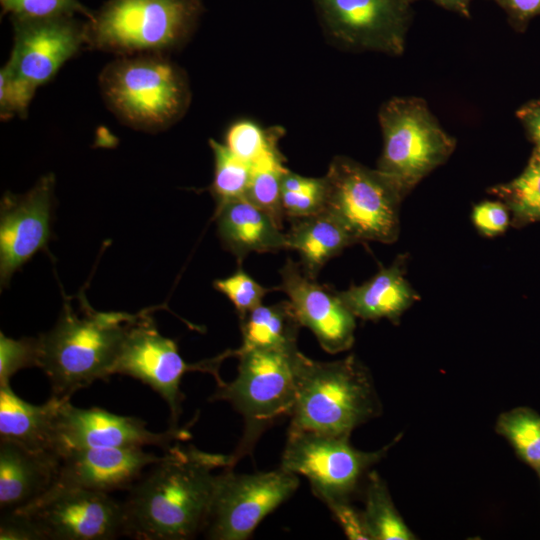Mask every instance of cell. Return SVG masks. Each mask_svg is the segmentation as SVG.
I'll return each mask as SVG.
<instances>
[{
	"label": "cell",
	"instance_id": "5",
	"mask_svg": "<svg viewBox=\"0 0 540 540\" xmlns=\"http://www.w3.org/2000/svg\"><path fill=\"white\" fill-rule=\"evenodd\" d=\"M203 10L202 0H108L85 22L86 44L118 56L163 54L188 39Z\"/></svg>",
	"mask_w": 540,
	"mask_h": 540
},
{
	"label": "cell",
	"instance_id": "19",
	"mask_svg": "<svg viewBox=\"0 0 540 540\" xmlns=\"http://www.w3.org/2000/svg\"><path fill=\"white\" fill-rule=\"evenodd\" d=\"M60 455L33 451L0 441V508L22 509L39 499L54 483Z\"/></svg>",
	"mask_w": 540,
	"mask_h": 540
},
{
	"label": "cell",
	"instance_id": "11",
	"mask_svg": "<svg viewBox=\"0 0 540 540\" xmlns=\"http://www.w3.org/2000/svg\"><path fill=\"white\" fill-rule=\"evenodd\" d=\"M299 486L298 475L278 468L239 474L226 467L217 476L207 529L213 540H246L258 524Z\"/></svg>",
	"mask_w": 540,
	"mask_h": 540
},
{
	"label": "cell",
	"instance_id": "8",
	"mask_svg": "<svg viewBox=\"0 0 540 540\" xmlns=\"http://www.w3.org/2000/svg\"><path fill=\"white\" fill-rule=\"evenodd\" d=\"M383 148L377 168L407 195L444 164L456 140L437 121L422 98L394 97L379 111Z\"/></svg>",
	"mask_w": 540,
	"mask_h": 540
},
{
	"label": "cell",
	"instance_id": "2",
	"mask_svg": "<svg viewBox=\"0 0 540 540\" xmlns=\"http://www.w3.org/2000/svg\"><path fill=\"white\" fill-rule=\"evenodd\" d=\"M138 314L98 312L85 298L75 310L65 301L54 327L37 337L38 368L53 396L68 398L96 380L113 375L129 327Z\"/></svg>",
	"mask_w": 540,
	"mask_h": 540
},
{
	"label": "cell",
	"instance_id": "6",
	"mask_svg": "<svg viewBox=\"0 0 540 540\" xmlns=\"http://www.w3.org/2000/svg\"><path fill=\"white\" fill-rule=\"evenodd\" d=\"M298 348L232 350L239 359L236 378L218 384L211 401H226L244 419L243 436L234 463L250 454L261 434L278 418L290 416L295 396V361Z\"/></svg>",
	"mask_w": 540,
	"mask_h": 540
},
{
	"label": "cell",
	"instance_id": "37",
	"mask_svg": "<svg viewBox=\"0 0 540 540\" xmlns=\"http://www.w3.org/2000/svg\"><path fill=\"white\" fill-rule=\"evenodd\" d=\"M325 505L348 539L371 540L363 511L356 509L348 499L332 500Z\"/></svg>",
	"mask_w": 540,
	"mask_h": 540
},
{
	"label": "cell",
	"instance_id": "42",
	"mask_svg": "<svg viewBox=\"0 0 540 540\" xmlns=\"http://www.w3.org/2000/svg\"><path fill=\"white\" fill-rule=\"evenodd\" d=\"M537 473H538V475H539V477H540V470H539Z\"/></svg>",
	"mask_w": 540,
	"mask_h": 540
},
{
	"label": "cell",
	"instance_id": "34",
	"mask_svg": "<svg viewBox=\"0 0 540 540\" xmlns=\"http://www.w3.org/2000/svg\"><path fill=\"white\" fill-rule=\"evenodd\" d=\"M36 88L16 76L6 65L0 71V116L25 117Z\"/></svg>",
	"mask_w": 540,
	"mask_h": 540
},
{
	"label": "cell",
	"instance_id": "12",
	"mask_svg": "<svg viewBox=\"0 0 540 540\" xmlns=\"http://www.w3.org/2000/svg\"><path fill=\"white\" fill-rule=\"evenodd\" d=\"M16 511L30 518L42 540H111L126 536L123 502L108 493L51 487Z\"/></svg>",
	"mask_w": 540,
	"mask_h": 540
},
{
	"label": "cell",
	"instance_id": "26",
	"mask_svg": "<svg viewBox=\"0 0 540 540\" xmlns=\"http://www.w3.org/2000/svg\"><path fill=\"white\" fill-rule=\"evenodd\" d=\"M488 192L506 205L512 226L540 222V154L533 151L518 177L495 185Z\"/></svg>",
	"mask_w": 540,
	"mask_h": 540
},
{
	"label": "cell",
	"instance_id": "22",
	"mask_svg": "<svg viewBox=\"0 0 540 540\" xmlns=\"http://www.w3.org/2000/svg\"><path fill=\"white\" fill-rule=\"evenodd\" d=\"M63 399L51 395L44 404L34 405L20 398L10 385L0 386V439L59 454L57 418Z\"/></svg>",
	"mask_w": 540,
	"mask_h": 540
},
{
	"label": "cell",
	"instance_id": "7",
	"mask_svg": "<svg viewBox=\"0 0 540 540\" xmlns=\"http://www.w3.org/2000/svg\"><path fill=\"white\" fill-rule=\"evenodd\" d=\"M324 180L325 210L356 243L397 240L400 204L406 195L395 181L345 156L333 158Z\"/></svg>",
	"mask_w": 540,
	"mask_h": 540
},
{
	"label": "cell",
	"instance_id": "41",
	"mask_svg": "<svg viewBox=\"0 0 540 540\" xmlns=\"http://www.w3.org/2000/svg\"><path fill=\"white\" fill-rule=\"evenodd\" d=\"M409 1L413 3L414 1H417V0H409ZM431 1L446 10L458 13L461 16H464L466 18H470L469 5H470L471 0H431Z\"/></svg>",
	"mask_w": 540,
	"mask_h": 540
},
{
	"label": "cell",
	"instance_id": "38",
	"mask_svg": "<svg viewBox=\"0 0 540 540\" xmlns=\"http://www.w3.org/2000/svg\"><path fill=\"white\" fill-rule=\"evenodd\" d=\"M1 517V540H42V537L30 520L20 511H6Z\"/></svg>",
	"mask_w": 540,
	"mask_h": 540
},
{
	"label": "cell",
	"instance_id": "25",
	"mask_svg": "<svg viewBox=\"0 0 540 540\" xmlns=\"http://www.w3.org/2000/svg\"><path fill=\"white\" fill-rule=\"evenodd\" d=\"M363 514L371 540L417 539L396 509L385 481L376 471H369L366 475Z\"/></svg>",
	"mask_w": 540,
	"mask_h": 540
},
{
	"label": "cell",
	"instance_id": "9",
	"mask_svg": "<svg viewBox=\"0 0 540 540\" xmlns=\"http://www.w3.org/2000/svg\"><path fill=\"white\" fill-rule=\"evenodd\" d=\"M400 437L367 452L353 447L349 436L288 430L280 467L305 476L313 494L324 504L351 500L370 468L387 455Z\"/></svg>",
	"mask_w": 540,
	"mask_h": 540
},
{
	"label": "cell",
	"instance_id": "17",
	"mask_svg": "<svg viewBox=\"0 0 540 540\" xmlns=\"http://www.w3.org/2000/svg\"><path fill=\"white\" fill-rule=\"evenodd\" d=\"M278 290L287 294L301 326L315 335L330 354L350 349L355 340V316L333 288L308 276L300 263L287 259L279 271Z\"/></svg>",
	"mask_w": 540,
	"mask_h": 540
},
{
	"label": "cell",
	"instance_id": "35",
	"mask_svg": "<svg viewBox=\"0 0 540 540\" xmlns=\"http://www.w3.org/2000/svg\"><path fill=\"white\" fill-rule=\"evenodd\" d=\"M281 205L284 216L291 219L302 218L325 210V180L302 191H281Z\"/></svg>",
	"mask_w": 540,
	"mask_h": 540
},
{
	"label": "cell",
	"instance_id": "13",
	"mask_svg": "<svg viewBox=\"0 0 540 540\" xmlns=\"http://www.w3.org/2000/svg\"><path fill=\"white\" fill-rule=\"evenodd\" d=\"M325 31L350 48L390 55L404 51L412 19L409 0H312Z\"/></svg>",
	"mask_w": 540,
	"mask_h": 540
},
{
	"label": "cell",
	"instance_id": "14",
	"mask_svg": "<svg viewBox=\"0 0 540 540\" xmlns=\"http://www.w3.org/2000/svg\"><path fill=\"white\" fill-rule=\"evenodd\" d=\"M59 455L71 448H131L157 446L165 450L190 438L188 427H169L153 432L143 420L111 413L101 408H80L70 399L61 402L57 418Z\"/></svg>",
	"mask_w": 540,
	"mask_h": 540
},
{
	"label": "cell",
	"instance_id": "10",
	"mask_svg": "<svg viewBox=\"0 0 540 540\" xmlns=\"http://www.w3.org/2000/svg\"><path fill=\"white\" fill-rule=\"evenodd\" d=\"M148 313L149 310L138 313L129 327L113 374L135 378L158 393L169 407L170 427L176 428L184 400L180 389L183 375L190 371L205 372L214 376L217 384L222 383L218 370L224 359L232 357L231 350L212 359L187 363L176 342L159 333Z\"/></svg>",
	"mask_w": 540,
	"mask_h": 540
},
{
	"label": "cell",
	"instance_id": "16",
	"mask_svg": "<svg viewBox=\"0 0 540 540\" xmlns=\"http://www.w3.org/2000/svg\"><path fill=\"white\" fill-rule=\"evenodd\" d=\"M11 19L13 48L5 65L36 89L86 44L85 23L75 17Z\"/></svg>",
	"mask_w": 540,
	"mask_h": 540
},
{
	"label": "cell",
	"instance_id": "36",
	"mask_svg": "<svg viewBox=\"0 0 540 540\" xmlns=\"http://www.w3.org/2000/svg\"><path fill=\"white\" fill-rule=\"evenodd\" d=\"M471 218L477 230L487 237L500 235L511 225L510 212L500 200L475 205Z\"/></svg>",
	"mask_w": 540,
	"mask_h": 540
},
{
	"label": "cell",
	"instance_id": "4",
	"mask_svg": "<svg viewBox=\"0 0 540 540\" xmlns=\"http://www.w3.org/2000/svg\"><path fill=\"white\" fill-rule=\"evenodd\" d=\"M99 86L117 118L146 132L172 125L190 99L186 76L163 54L119 56L102 70Z\"/></svg>",
	"mask_w": 540,
	"mask_h": 540
},
{
	"label": "cell",
	"instance_id": "32",
	"mask_svg": "<svg viewBox=\"0 0 540 540\" xmlns=\"http://www.w3.org/2000/svg\"><path fill=\"white\" fill-rule=\"evenodd\" d=\"M3 13L11 18L42 19L81 14L90 19L89 11L79 0H0Z\"/></svg>",
	"mask_w": 540,
	"mask_h": 540
},
{
	"label": "cell",
	"instance_id": "15",
	"mask_svg": "<svg viewBox=\"0 0 540 540\" xmlns=\"http://www.w3.org/2000/svg\"><path fill=\"white\" fill-rule=\"evenodd\" d=\"M55 179L40 178L25 194L6 192L0 209V281L6 287L12 275L51 239Z\"/></svg>",
	"mask_w": 540,
	"mask_h": 540
},
{
	"label": "cell",
	"instance_id": "18",
	"mask_svg": "<svg viewBox=\"0 0 540 540\" xmlns=\"http://www.w3.org/2000/svg\"><path fill=\"white\" fill-rule=\"evenodd\" d=\"M162 457L144 451L143 447L67 449L60 454L51 487H77L108 494L128 490Z\"/></svg>",
	"mask_w": 540,
	"mask_h": 540
},
{
	"label": "cell",
	"instance_id": "29",
	"mask_svg": "<svg viewBox=\"0 0 540 540\" xmlns=\"http://www.w3.org/2000/svg\"><path fill=\"white\" fill-rule=\"evenodd\" d=\"M214 155V177L210 191L219 207L230 201L245 198L251 166L236 157L225 144L209 141Z\"/></svg>",
	"mask_w": 540,
	"mask_h": 540
},
{
	"label": "cell",
	"instance_id": "39",
	"mask_svg": "<svg viewBox=\"0 0 540 540\" xmlns=\"http://www.w3.org/2000/svg\"><path fill=\"white\" fill-rule=\"evenodd\" d=\"M507 14L511 26L523 31L529 21L540 15V0H493Z\"/></svg>",
	"mask_w": 540,
	"mask_h": 540
},
{
	"label": "cell",
	"instance_id": "31",
	"mask_svg": "<svg viewBox=\"0 0 540 540\" xmlns=\"http://www.w3.org/2000/svg\"><path fill=\"white\" fill-rule=\"evenodd\" d=\"M213 287L224 294L234 305L239 319L262 304L268 292L278 287L268 288L259 284L253 277L239 267L232 275L217 279Z\"/></svg>",
	"mask_w": 540,
	"mask_h": 540
},
{
	"label": "cell",
	"instance_id": "20",
	"mask_svg": "<svg viewBox=\"0 0 540 540\" xmlns=\"http://www.w3.org/2000/svg\"><path fill=\"white\" fill-rule=\"evenodd\" d=\"M214 218L222 245L239 263L251 252L275 253L287 249L282 227L246 198L216 207Z\"/></svg>",
	"mask_w": 540,
	"mask_h": 540
},
{
	"label": "cell",
	"instance_id": "40",
	"mask_svg": "<svg viewBox=\"0 0 540 540\" xmlns=\"http://www.w3.org/2000/svg\"><path fill=\"white\" fill-rule=\"evenodd\" d=\"M516 116L534 144V152L540 154V98L522 105L517 110Z\"/></svg>",
	"mask_w": 540,
	"mask_h": 540
},
{
	"label": "cell",
	"instance_id": "21",
	"mask_svg": "<svg viewBox=\"0 0 540 540\" xmlns=\"http://www.w3.org/2000/svg\"><path fill=\"white\" fill-rule=\"evenodd\" d=\"M407 255H399L389 267L379 271L365 283L352 285L339 292L342 301L362 320L387 319L398 324L402 314L419 299L405 278Z\"/></svg>",
	"mask_w": 540,
	"mask_h": 540
},
{
	"label": "cell",
	"instance_id": "27",
	"mask_svg": "<svg viewBox=\"0 0 540 540\" xmlns=\"http://www.w3.org/2000/svg\"><path fill=\"white\" fill-rule=\"evenodd\" d=\"M288 169L284 157L275 147L251 165L245 198L269 214L282 227L285 218L281 205L282 179Z\"/></svg>",
	"mask_w": 540,
	"mask_h": 540
},
{
	"label": "cell",
	"instance_id": "23",
	"mask_svg": "<svg viewBox=\"0 0 540 540\" xmlns=\"http://www.w3.org/2000/svg\"><path fill=\"white\" fill-rule=\"evenodd\" d=\"M285 234L287 249L298 252L302 269L312 278L317 277L330 259L356 243L341 222L326 210L291 219Z\"/></svg>",
	"mask_w": 540,
	"mask_h": 540
},
{
	"label": "cell",
	"instance_id": "3",
	"mask_svg": "<svg viewBox=\"0 0 540 540\" xmlns=\"http://www.w3.org/2000/svg\"><path fill=\"white\" fill-rule=\"evenodd\" d=\"M295 380L289 430L350 437L356 427L381 414L373 378L354 355L322 362L298 351Z\"/></svg>",
	"mask_w": 540,
	"mask_h": 540
},
{
	"label": "cell",
	"instance_id": "24",
	"mask_svg": "<svg viewBox=\"0 0 540 540\" xmlns=\"http://www.w3.org/2000/svg\"><path fill=\"white\" fill-rule=\"evenodd\" d=\"M239 320L242 344L235 352L297 348V336L302 326L290 301L261 304Z\"/></svg>",
	"mask_w": 540,
	"mask_h": 540
},
{
	"label": "cell",
	"instance_id": "28",
	"mask_svg": "<svg viewBox=\"0 0 540 540\" xmlns=\"http://www.w3.org/2000/svg\"><path fill=\"white\" fill-rule=\"evenodd\" d=\"M497 434L504 437L517 457L536 472L540 470V415L529 407H516L499 415Z\"/></svg>",
	"mask_w": 540,
	"mask_h": 540
},
{
	"label": "cell",
	"instance_id": "1",
	"mask_svg": "<svg viewBox=\"0 0 540 540\" xmlns=\"http://www.w3.org/2000/svg\"><path fill=\"white\" fill-rule=\"evenodd\" d=\"M235 465L232 454L176 442L128 489L123 502L126 536L139 540H187L206 528L217 476Z\"/></svg>",
	"mask_w": 540,
	"mask_h": 540
},
{
	"label": "cell",
	"instance_id": "30",
	"mask_svg": "<svg viewBox=\"0 0 540 540\" xmlns=\"http://www.w3.org/2000/svg\"><path fill=\"white\" fill-rule=\"evenodd\" d=\"M280 135L278 129L264 131L257 124L243 120L228 129L225 145L236 157L251 166L278 147Z\"/></svg>",
	"mask_w": 540,
	"mask_h": 540
},
{
	"label": "cell",
	"instance_id": "33",
	"mask_svg": "<svg viewBox=\"0 0 540 540\" xmlns=\"http://www.w3.org/2000/svg\"><path fill=\"white\" fill-rule=\"evenodd\" d=\"M38 367V339H12L0 333V386L10 385L21 369Z\"/></svg>",
	"mask_w": 540,
	"mask_h": 540
}]
</instances>
